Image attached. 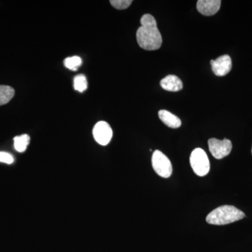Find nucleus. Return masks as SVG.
<instances>
[{"label":"nucleus","mask_w":252,"mask_h":252,"mask_svg":"<svg viewBox=\"0 0 252 252\" xmlns=\"http://www.w3.org/2000/svg\"><path fill=\"white\" fill-rule=\"evenodd\" d=\"M14 94V89L11 86H0V106L7 104Z\"/></svg>","instance_id":"9b49d317"},{"label":"nucleus","mask_w":252,"mask_h":252,"mask_svg":"<svg viewBox=\"0 0 252 252\" xmlns=\"http://www.w3.org/2000/svg\"><path fill=\"white\" fill-rule=\"evenodd\" d=\"M209 149L210 153L216 159H222L229 155L233 145L231 141L228 139L220 140L216 138H211L208 141Z\"/></svg>","instance_id":"39448f33"},{"label":"nucleus","mask_w":252,"mask_h":252,"mask_svg":"<svg viewBox=\"0 0 252 252\" xmlns=\"http://www.w3.org/2000/svg\"><path fill=\"white\" fill-rule=\"evenodd\" d=\"M93 134L97 143L100 145L106 146L112 140L113 131L108 123L99 122L94 126Z\"/></svg>","instance_id":"423d86ee"},{"label":"nucleus","mask_w":252,"mask_h":252,"mask_svg":"<svg viewBox=\"0 0 252 252\" xmlns=\"http://www.w3.org/2000/svg\"><path fill=\"white\" fill-rule=\"evenodd\" d=\"M141 26L137 31V41L142 49L154 51L162 45L161 34L157 28V21L151 14H144L140 20Z\"/></svg>","instance_id":"f257e3e1"},{"label":"nucleus","mask_w":252,"mask_h":252,"mask_svg":"<svg viewBox=\"0 0 252 252\" xmlns=\"http://www.w3.org/2000/svg\"></svg>","instance_id":"f3484780"},{"label":"nucleus","mask_w":252,"mask_h":252,"mask_svg":"<svg viewBox=\"0 0 252 252\" xmlns=\"http://www.w3.org/2000/svg\"><path fill=\"white\" fill-rule=\"evenodd\" d=\"M158 116L164 124L172 128H178L182 125V122H181L180 118L168 111L161 109L158 112Z\"/></svg>","instance_id":"9d476101"},{"label":"nucleus","mask_w":252,"mask_h":252,"mask_svg":"<svg viewBox=\"0 0 252 252\" xmlns=\"http://www.w3.org/2000/svg\"><path fill=\"white\" fill-rule=\"evenodd\" d=\"M30 140H31V138L27 134L16 136L14 138L15 149L20 153L26 152L28 144L30 143Z\"/></svg>","instance_id":"f8f14e48"},{"label":"nucleus","mask_w":252,"mask_h":252,"mask_svg":"<svg viewBox=\"0 0 252 252\" xmlns=\"http://www.w3.org/2000/svg\"><path fill=\"white\" fill-rule=\"evenodd\" d=\"M160 86L165 91L177 92L183 88L182 81L175 75H167L160 81Z\"/></svg>","instance_id":"1a4fd4ad"},{"label":"nucleus","mask_w":252,"mask_h":252,"mask_svg":"<svg viewBox=\"0 0 252 252\" xmlns=\"http://www.w3.org/2000/svg\"><path fill=\"white\" fill-rule=\"evenodd\" d=\"M210 63L214 74L219 77L226 75L232 69V61L228 55H223L215 61L212 60Z\"/></svg>","instance_id":"0eeeda50"},{"label":"nucleus","mask_w":252,"mask_h":252,"mask_svg":"<svg viewBox=\"0 0 252 252\" xmlns=\"http://www.w3.org/2000/svg\"><path fill=\"white\" fill-rule=\"evenodd\" d=\"M14 161L12 155L6 152H0V162L6 164H12Z\"/></svg>","instance_id":"dca6fc26"},{"label":"nucleus","mask_w":252,"mask_h":252,"mask_svg":"<svg viewBox=\"0 0 252 252\" xmlns=\"http://www.w3.org/2000/svg\"><path fill=\"white\" fill-rule=\"evenodd\" d=\"M245 214L233 205H222L210 212L206 217L212 225H226L245 218Z\"/></svg>","instance_id":"f03ea898"},{"label":"nucleus","mask_w":252,"mask_h":252,"mask_svg":"<svg viewBox=\"0 0 252 252\" xmlns=\"http://www.w3.org/2000/svg\"><path fill=\"white\" fill-rule=\"evenodd\" d=\"M82 64V61L79 56H72L64 59V64L67 69L76 71Z\"/></svg>","instance_id":"4468645a"},{"label":"nucleus","mask_w":252,"mask_h":252,"mask_svg":"<svg viewBox=\"0 0 252 252\" xmlns=\"http://www.w3.org/2000/svg\"><path fill=\"white\" fill-rule=\"evenodd\" d=\"M190 164L195 175L199 177H204L210 172V160L203 149H194L190 154Z\"/></svg>","instance_id":"7ed1b4c3"},{"label":"nucleus","mask_w":252,"mask_h":252,"mask_svg":"<svg viewBox=\"0 0 252 252\" xmlns=\"http://www.w3.org/2000/svg\"><path fill=\"white\" fill-rule=\"evenodd\" d=\"M220 0H199L197 2V9L204 16H213L220 10Z\"/></svg>","instance_id":"6e6552de"},{"label":"nucleus","mask_w":252,"mask_h":252,"mask_svg":"<svg viewBox=\"0 0 252 252\" xmlns=\"http://www.w3.org/2000/svg\"><path fill=\"white\" fill-rule=\"evenodd\" d=\"M74 87L79 92H84L88 88L87 79L85 76L83 74L76 76L74 79Z\"/></svg>","instance_id":"ddd939ff"},{"label":"nucleus","mask_w":252,"mask_h":252,"mask_svg":"<svg viewBox=\"0 0 252 252\" xmlns=\"http://www.w3.org/2000/svg\"><path fill=\"white\" fill-rule=\"evenodd\" d=\"M132 0H112L110 1L111 4L117 9H126L132 4Z\"/></svg>","instance_id":"2eb2a0df"},{"label":"nucleus","mask_w":252,"mask_h":252,"mask_svg":"<svg viewBox=\"0 0 252 252\" xmlns=\"http://www.w3.org/2000/svg\"><path fill=\"white\" fill-rule=\"evenodd\" d=\"M152 166L157 175L163 178H168L172 173L171 162L160 151L156 150L152 158Z\"/></svg>","instance_id":"20e7f679"}]
</instances>
